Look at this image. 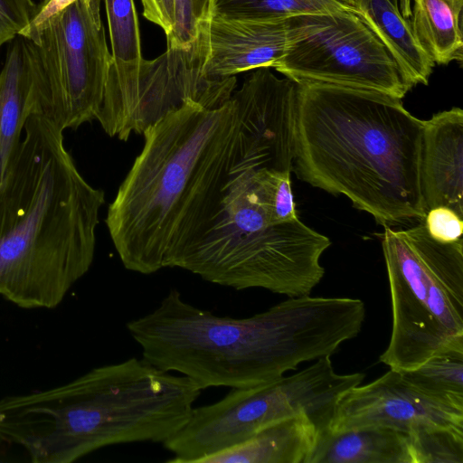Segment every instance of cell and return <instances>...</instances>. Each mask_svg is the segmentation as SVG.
Returning <instances> with one entry per match:
<instances>
[{"instance_id": "obj_1", "label": "cell", "mask_w": 463, "mask_h": 463, "mask_svg": "<svg viewBox=\"0 0 463 463\" xmlns=\"http://www.w3.org/2000/svg\"><path fill=\"white\" fill-rule=\"evenodd\" d=\"M240 128L231 99L187 102L144 132V146L109 204L106 224L123 266L152 274L177 268L220 210Z\"/></svg>"}, {"instance_id": "obj_2", "label": "cell", "mask_w": 463, "mask_h": 463, "mask_svg": "<svg viewBox=\"0 0 463 463\" xmlns=\"http://www.w3.org/2000/svg\"><path fill=\"white\" fill-rule=\"evenodd\" d=\"M359 298H288L251 317H219L172 288L152 312L127 324L143 359L203 390L267 383L304 363L331 356L360 333Z\"/></svg>"}, {"instance_id": "obj_3", "label": "cell", "mask_w": 463, "mask_h": 463, "mask_svg": "<svg viewBox=\"0 0 463 463\" xmlns=\"http://www.w3.org/2000/svg\"><path fill=\"white\" fill-rule=\"evenodd\" d=\"M50 118L28 117L0 182V294L52 308L90 269L102 190L79 172Z\"/></svg>"}, {"instance_id": "obj_4", "label": "cell", "mask_w": 463, "mask_h": 463, "mask_svg": "<svg viewBox=\"0 0 463 463\" xmlns=\"http://www.w3.org/2000/svg\"><path fill=\"white\" fill-rule=\"evenodd\" d=\"M422 132L423 120L401 99L298 84L293 170L314 187L345 195L383 227L424 220Z\"/></svg>"}, {"instance_id": "obj_5", "label": "cell", "mask_w": 463, "mask_h": 463, "mask_svg": "<svg viewBox=\"0 0 463 463\" xmlns=\"http://www.w3.org/2000/svg\"><path fill=\"white\" fill-rule=\"evenodd\" d=\"M201 392L190 378L132 357L33 392L28 428L50 461L70 463L110 445L164 443L187 422Z\"/></svg>"}, {"instance_id": "obj_6", "label": "cell", "mask_w": 463, "mask_h": 463, "mask_svg": "<svg viewBox=\"0 0 463 463\" xmlns=\"http://www.w3.org/2000/svg\"><path fill=\"white\" fill-rule=\"evenodd\" d=\"M392 324L380 362L415 369L439 353L463 348V240L440 242L424 221L381 233Z\"/></svg>"}, {"instance_id": "obj_7", "label": "cell", "mask_w": 463, "mask_h": 463, "mask_svg": "<svg viewBox=\"0 0 463 463\" xmlns=\"http://www.w3.org/2000/svg\"><path fill=\"white\" fill-rule=\"evenodd\" d=\"M290 376L248 388H232L220 401L193 409L187 433L194 449L210 456L234 447L260 430L292 418H309L328 430L342 396L364 379L362 373L340 374L330 356Z\"/></svg>"}, {"instance_id": "obj_8", "label": "cell", "mask_w": 463, "mask_h": 463, "mask_svg": "<svg viewBox=\"0 0 463 463\" xmlns=\"http://www.w3.org/2000/svg\"><path fill=\"white\" fill-rule=\"evenodd\" d=\"M206 40L199 33L189 48H166L152 60L127 63L112 58L96 120L109 137L128 141L131 134H143L165 114L187 102L221 107L236 90V76H206Z\"/></svg>"}, {"instance_id": "obj_9", "label": "cell", "mask_w": 463, "mask_h": 463, "mask_svg": "<svg viewBox=\"0 0 463 463\" xmlns=\"http://www.w3.org/2000/svg\"><path fill=\"white\" fill-rule=\"evenodd\" d=\"M330 240L298 218L217 241L202 243L177 268L237 290L263 288L296 298L321 281Z\"/></svg>"}, {"instance_id": "obj_10", "label": "cell", "mask_w": 463, "mask_h": 463, "mask_svg": "<svg viewBox=\"0 0 463 463\" xmlns=\"http://www.w3.org/2000/svg\"><path fill=\"white\" fill-rule=\"evenodd\" d=\"M101 0H77L55 15L35 45L37 114L63 130L96 120L112 55Z\"/></svg>"}, {"instance_id": "obj_11", "label": "cell", "mask_w": 463, "mask_h": 463, "mask_svg": "<svg viewBox=\"0 0 463 463\" xmlns=\"http://www.w3.org/2000/svg\"><path fill=\"white\" fill-rule=\"evenodd\" d=\"M273 68L298 84L370 90L401 99L411 89L384 45L353 11L295 17L286 52Z\"/></svg>"}, {"instance_id": "obj_12", "label": "cell", "mask_w": 463, "mask_h": 463, "mask_svg": "<svg viewBox=\"0 0 463 463\" xmlns=\"http://www.w3.org/2000/svg\"><path fill=\"white\" fill-rule=\"evenodd\" d=\"M463 430V411L440 403L390 369L376 380L357 385L339 400L328 430L387 428L408 433L421 425Z\"/></svg>"}, {"instance_id": "obj_13", "label": "cell", "mask_w": 463, "mask_h": 463, "mask_svg": "<svg viewBox=\"0 0 463 463\" xmlns=\"http://www.w3.org/2000/svg\"><path fill=\"white\" fill-rule=\"evenodd\" d=\"M294 18L253 21L213 13L200 30L207 44L204 74L228 78L259 68H273L284 55Z\"/></svg>"}, {"instance_id": "obj_14", "label": "cell", "mask_w": 463, "mask_h": 463, "mask_svg": "<svg viewBox=\"0 0 463 463\" xmlns=\"http://www.w3.org/2000/svg\"><path fill=\"white\" fill-rule=\"evenodd\" d=\"M420 183L427 211L447 206L463 218V110L423 120Z\"/></svg>"}, {"instance_id": "obj_15", "label": "cell", "mask_w": 463, "mask_h": 463, "mask_svg": "<svg viewBox=\"0 0 463 463\" xmlns=\"http://www.w3.org/2000/svg\"><path fill=\"white\" fill-rule=\"evenodd\" d=\"M37 79L35 45L17 34L9 42L0 71V182L28 117L37 114Z\"/></svg>"}, {"instance_id": "obj_16", "label": "cell", "mask_w": 463, "mask_h": 463, "mask_svg": "<svg viewBox=\"0 0 463 463\" xmlns=\"http://www.w3.org/2000/svg\"><path fill=\"white\" fill-rule=\"evenodd\" d=\"M353 12L384 45L411 88L428 85L435 63L417 42L398 0H354Z\"/></svg>"}, {"instance_id": "obj_17", "label": "cell", "mask_w": 463, "mask_h": 463, "mask_svg": "<svg viewBox=\"0 0 463 463\" xmlns=\"http://www.w3.org/2000/svg\"><path fill=\"white\" fill-rule=\"evenodd\" d=\"M321 430L307 417L271 424L200 463H307Z\"/></svg>"}, {"instance_id": "obj_18", "label": "cell", "mask_w": 463, "mask_h": 463, "mask_svg": "<svg viewBox=\"0 0 463 463\" xmlns=\"http://www.w3.org/2000/svg\"><path fill=\"white\" fill-rule=\"evenodd\" d=\"M307 463H411L407 433L363 428L320 433Z\"/></svg>"}, {"instance_id": "obj_19", "label": "cell", "mask_w": 463, "mask_h": 463, "mask_svg": "<svg viewBox=\"0 0 463 463\" xmlns=\"http://www.w3.org/2000/svg\"><path fill=\"white\" fill-rule=\"evenodd\" d=\"M413 34L434 63L462 60L463 0H413Z\"/></svg>"}, {"instance_id": "obj_20", "label": "cell", "mask_w": 463, "mask_h": 463, "mask_svg": "<svg viewBox=\"0 0 463 463\" xmlns=\"http://www.w3.org/2000/svg\"><path fill=\"white\" fill-rule=\"evenodd\" d=\"M400 373L421 393L463 411V348L439 353L415 369Z\"/></svg>"}, {"instance_id": "obj_21", "label": "cell", "mask_w": 463, "mask_h": 463, "mask_svg": "<svg viewBox=\"0 0 463 463\" xmlns=\"http://www.w3.org/2000/svg\"><path fill=\"white\" fill-rule=\"evenodd\" d=\"M213 14L221 16L253 21L353 11V7L340 0H213Z\"/></svg>"}, {"instance_id": "obj_22", "label": "cell", "mask_w": 463, "mask_h": 463, "mask_svg": "<svg viewBox=\"0 0 463 463\" xmlns=\"http://www.w3.org/2000/svg\"><path fill=\"white\" fill-rule=\"evenodd\" d=\"M407 435L411 463H463V430L421 424Z\"/></svg>"}, {"instance_id": "obj_23", "label": "cell", "mask_w": 463, "mask_h": 463, "mask_svg": "<svg viewBox=\"0 0 463 463\" xmlns=\"http://www.w3.org/2000/svg\"><path fill=\"white\" fill-rule=\"evenodd\" d=\"M111 55L115 61L133 63L143 59L141 35L134 0H104Z\"/></svg>"}, {"instance_id": "obj_24", "label": "cell", "mask_w": 463, "mask_h": 463, "mask_svg": "<svg viewBox=\"0 0 463 463\" xmlns=\"http://www.w3.org/2000/svg\"><path fill=\"white\" fill-rule=\"evenodd\" d=\"M175 24L166 48L186 49L197 39L202 24L213 14V0H174Z\"/></svg>"}, {"instance_id": "obj_25", "label": "cell", "mask_w": 463, "mask_h": 463, "mask_svg": "<svg viewBox=\"0 0 463 463\" xmlns=\"http://www.w3.org/2000/svg\"><path fill=\"white\" fill-rule=\"evenodd\" d=\"M35 5L32 0H0V47L29 24Z\"/></svg>"}, {"instance_id": "obj_26", "label": "cell", "mask_w": 463, "mask_h": 463, "mask_svg": "<svg viewBox=\"0 0 463 463\" xmlns=\"http://www.w3.org/2000/svg\"><path fill=\"white\" fill-rule=\"evenodd\" d=\"M423 221L430 237L438 241L452 242L462 238L463 218L447 206L429 209Z\"/></svg>"}, {"instance_id": "obj_27", "label": "cell", "mask_w": 463, "mask_h": 463, "mask_svg": "<svg viewBox=\"0 0 463 463\" xmlns=\"http://www.w3.org/2000/svg\"><path fill=\"white\" fill-rule=\"evenodd\" d=\"M77 0H40L29 24L19 33L36 43L49 22Z\"/></svg>"}, {"instance_id": "obj_28", "label": "cell", "mask_w": 463, "mask_h": 463, "mask_svg": "<svg viewBox=\"0 0 463 463\" xmlns=\"http://www.w3.org/2000/svg\"><path fill=\"white\" fill-rule=\"evenodd\" d=\"M144 17L167 35L175 24L174 0H141Z\"/></svg>"}, {"instance_id": "obj_29", "label": "cell", "mask_w": 463, "mask_h": 463, "mask_svg": "<svg viewBox=\"0 0 463 463\" xmlns=\"http://www.w3.org/2000/svg\"><path fill=\"white\" fill-rule=\"evenodd\" d=\"M398 4L402 15L410 19L411 15V0H398Z\"/></svg>"}, {"instance_id": "obj_30", "label": "cell", "mask_w": 463, "mask_h": 463, "mask_svg": "<svg viewBox=\"0 0 463 463\" xmlns=\"http://www.w3.org/2000/svg\"><path fill=\"white\" fill-rule=\"evenodd\" d=\"M345 4H347L348 5L352 6L353 7V5H354V0H340Z\"/></svg>"}]
</instances>
